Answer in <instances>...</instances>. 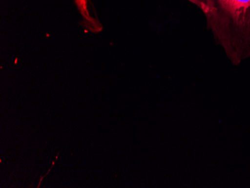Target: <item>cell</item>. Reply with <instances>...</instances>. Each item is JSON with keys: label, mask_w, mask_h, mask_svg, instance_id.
Instances as JSON below:
<instances>
[{"label": "cell", "mask_w": 250, "mask_h": 188, "mask_svg": "<svg viewBox=\"0 0 250 188\" xmlns=\"http://www.w3.org/2000/svg\"><path fill=\"white\" fill-rule=\"evenodd\" d=\"M203 13L208 29L234 66L250 60V0H187Z\"/></svg>", "instance_id": "obj_1"}, {"label": "cell", "mask_w": 250, "mask_h": 188, "mask_svg": "<svg viewBox=\"0 0 250 188\" xmlns=\"http://www.w3.org/2000/svg\"><path fill=\"white\" fill-rule=\"evenodd\" d=\"M74 2L84 18V21L81 22L80 24H83L82 26L94 33L101 32L103 29L102 25L99 23L98 19H95L91 15L90 9H92L93 5L90 2V0H74Z\"/></svg>", "instance_id": "obj_2"}]
</instances>
